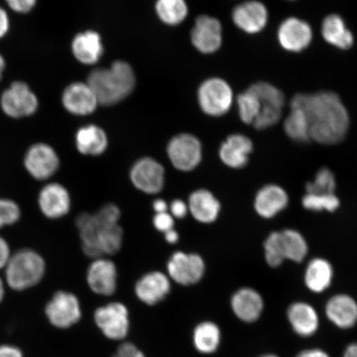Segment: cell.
<instances>
[{"label":"cell","mask_w":357,"mask_h":357,"mask_svg":"<svg viewBox=\"0 0 357 357\" xmlns=\"http://www.w3.org/2000/svg\"><path fill=\"white\" fill-rule=\"evenodd\" d=\"M291 109L305 113L310 125V138L320 144H338L347 135L350 126L349 114L337 95L331 91L297 93Z\"/></svg>","instance_id":"6da1fadb"},{"label":"cell","mask_w":357,"mask_h":357,"mask_svg":"<svg viewBox=\"0 0 357 357\" xmlns=\"http://www.w3.org/2000/svg\"><path fill=\"white\" fill-rule=\"evenodd\" d=\"M121 212L117 205H104L96 213H82L77 218L83 252L89 257L113 256L121 249L123 230L119 225Z\"/></svg>","instance_id":"7a4b0ae2"},{"label":"cell","mask_w":357,"mask_h":357,"mask_svg":"<svg viewBox=\"0 0 357 357\" xmlns=\"http://www.w3.org/2000/svg\"><path fill=\"white\" fill-rule=\"evenodd\" d=\"M99 104L112 105L130 95L136 78L130 65L117 61L108 69H96L89 74L87 82Z\"/></svg>","instance_id":"3957f363"},{"label":"cell","mask_w":357,"mask_h":357,"mask_svg":"<svg viewBox=\"0 0 357 357\" xmlns=\"http://www.w3.org/2000/svg\"><path fill=\"white\" fill-rule=\"evenodd\" d=\"M6 268L8 287L16 291H24L41 282L46 272V263L33 250L22 249L11 256Z\"/></svg>","instance_id":"277c9868"},{"label":"cell","mask_w":357,"mask_h":357,"mask_svg":"<svg viewBox=\"0 0 357 357\" xmlns=\"http://www.w3.org/2000/svg\"><path fill=\"white\" fill-rule=\"evenodd\" d=\"M255 93L261 102V110L255 122L254 128L263 130L274 126L282 115L285 98L282 91L278 88L267 82H257L249 87Z\"/></svg>","instance_id":"5b68a950"},{"label":"cell","mask_w":357,"mask_h":357,"mask_svg":"<svg viewBox=\"0 0 357 357\" xmlns=\"http://www.w3.org/2000/svg\"><path fill=\"white\" fill-rule=\"evenodd\" d=\"M198 100L204 113L218 117L231 109L234 101L233 89L222 79H208L199 89Z\"/></svg>","instance_id":"8992f818"},{"label":"cell","mask_w":357,"mask_h":357,"mask_svg":"<svg viewBox=\"0 0 357 357\" xmlns=\"http://www.w3.org/2000/svg\"><path fill=\"white\" fill-rule=\"evenodd\" d=\"M45 314L52 326L66 329L73 327L82 319V307L74 294L59 290L45 307Z\"/></svg>","instance_id":"52a82bcc"},{"label":"cell","mask_w":357,"mask_h":357,"mask_svg":"<svg viewBox=\"0 0 357 357\" xmlns=\"http://www.w3.org/2000/svg\"><path fill=\"white\" fill-rule=\"evenodd\" d=\"M0 105L8 117L20 119L34 114L38 109L39 102L28 84L15 82L2 93Z\"/></svg>","instance_id":"ba28073f"},{"label":"cell","mask_w":357,"mask_h":357,"mask_svg":"<svg viewBox=\"0 0 357 357\" xmlns=\"http://www.w3.org/2000/svg\"><path fill=\"white\" fill-rule=\"evenodd\" d=\"M206 266L202 257L196 253L176 252L167 263L168 278L184 287L193 285L203 279Z\"/></svg>","instance_id":"9c48e42d"},{"label":"cell","mask_w":357,"mask_h":357,"mask_svg":"<svg viewBox=\"0 0 357 357\" xmlns=\"http://www.w3.org/2000/svg\"><path fill=\"white\" fill-rule=\"evenodd\" d=\"M167 154L173 166L178 171H193L202 160V145L197 137L182 133L169 142Z\"/></svg>","instance_id":"30bf717a"},{"label":"cell","mask_w":357,"mask_h":357,"mask_svg":"<svg viewBox=\"0 0 357 357\" xmlns=\"http://www.w3.org/2000/svg\"><path fill=\"white\" fill-rule=\"evenodd\" d=\"M93 319L106 337L119 341L127 337L129 316L128 307L123 303L113 302L98 307Z\"/></svg>","instance_id":"8fae6325"},{"label":"cell","mask_w":357,"mask_h":357,"mask_svg":"<svg viewBox=\"0 0 357 357\" xmlns=\"http://www.w3.org/2000/svg\"><path fill=\"white\" fill-rule=\"evenodd\" d=\"M24 167L30 176L36 180H47L54 176L59 169V156L51 146L34 144L26 153Z\"/></svg>","instance_id":"7c38bea8"},{"label":"cell","mask_w":357,"mask_h":357,"mask_svg":"<svg viewBox=\"0 0 357 357\" xmlns=\"http://www.w3.org/2000/svg\"><path fill=\"white\" fill-rule=\"evenodd\" d=\"M130 178L133 185L144 193L158 194L165 185V169L155 160L142 158L133 165Z\"/></svg>","instance_id":"4fadbf2b"},{"label":"cell","mask_w":357,"mask_h":357,"mask_svg":"<svg viewBox=\"0 0 357 357\" xmlns=\"http://www.w3.org/2000/svg\"><path fill=\"white\" fill-rule=\"evenodd\" d=\"M86 280L93 293L102 296H113L118 287L115 263L105 257L93 259L88 268Z\"/></svg>","instance_id":"5bb4252c"},{"label":"cell","mask_w":357,"mask_h":357,"mask_svg":"<svg viewBox=\"0 0 357 357\" xmlns=\"http://www.w3.org/2000/svg\"><path fill=\"white\" fill-rule=\"evenodd\" d=\"M191 42L197 50L211 54L220 48L222 30L220 20L208 15L197 17L191 32Z\"/></svg>","instance_id":"9a60e30c"},{"label":"cell","mask_w":357,"mask_h":357,"mask_svg":"<svg viewBox=\"0 0 357 357\" xmlns=\"http://www.w3.org/2000/svg\"><path fill=\"white\" fill-rule=\"evenodd\" d=\"M38 206L43 215L50 220L63 218L70 212L71 207L68 190L58 183L45 185L39 192Z\"/></svg>","instance_id":"2e32d148"},{"label":"cell","mask_w":357,"mask_h":357,"mask_svg":"<svg viewBox=\"0 0 357 357\" xmlns=\"http://www.w3.org/2000/svg\"><path fill=\"white\" fill-rule=\"evenodd\" d=\"M312 39L311 26L297 17L283 21L278 29V40L284 50L300 52L310 46Z\"/></svg>","instance_id":"e0dca14e"},{"label":"cell","mask_w":357,"mask_h":357,"mask_svg":"<svg viewBox=\"0 0 357 357\" xmlns=\"http://www.w3.org/2000/svg\"><path fill=\"white\" fill-rule=\"evenodd\" d=\"M264 307L261 294L252 288H241L231 298V310L244 323L256 322L261 318Z\"/></svg>","instance_id":"ac0fdd59"},{"label":"cell","mask_w":357,"mask_h":357,"mask_svg":"<svg viewBox=\"0 0 357 357\" xmlns=\"http://www.w3.org/2000/svg\"><path fill=\"white\" fill-rule=\"evenodd\" d=\"M171 280L160 271H151L137 280L135 294L138 300L153 306L162 302L171 292Z\"/></svg>","instance_id":"d6986e66"},{"label":"cell","mask_w":357,"mask_h":357,"mask_svg":"<svg viewBox=\"0 0 357 357\" xmlns=\"http://www.w3.org/2000/svg\"><path fill=\"white\" fill-rule=\"evenodd\" d=\"M289 195L278 185H266L257 191L254 199V209L262 218L271 220L284 211L289 204Z\"/></svg>","instance_id":"ffe728a7"},{"label":"cell","mask_w":357,"mask_h":357,"mask_svg":"<svg viewBox=\"0 0 357 357\" xmlns=\"http://www.w3.org/2000/svg\"><path fill=\"white\" fill-rule=\"evenodd\" d=\"M326 316L336 327L350 329L357 324V302L347 294H335L325 305Z\"/></svg>","instance_id":"44dd1931"},{"label":"cell","mask_w":357,"mask_h":357,"mask_svg":"<svg viewBox=\"0 0 357 357\" xmlns=\"http://www.w3.org/2000/svg\"><path fill=\"white\" fill-rule=\"evenodd\" d=\"M62 104L75 115L92 114L100 105L91 86L82 82H75L66 88L62 93Z\"/></svg>","instance_id":"7402d4cb"},{"label":"cell","mask_w":357,"mask_h":357,"mask_svg":"<svg viewBox=\"0 0 357 357\" xmlns=\"http://www.w3.org/2000/svg\"><path fill=\"white\" fill-rule=\"evenodd\" d=\"M234 24L243 32L249 34L260 33L268 21L266 7L261 2L248 1L236 6L233 15Z\"/></svg>","instance_id":"603a6c76"},{"label":"cell","mask_w":357,"mask_h":357,"mask_svg":"<svg viewBox=\"0 0 357 357\" xmlns=\"http://www.w3.org/2000/svg\"><path fill=\"white\" fill-rule=\"evenodd\" d=\"M287 319L293 331L302 337H312L319 328L318 312L306 302L291 303L287 310Z\"/></svg>","instance_id":"cb8c5ba5"},{"label":"cell","mask_w":357,"mask_h":357,"mask_svg":"<svg viewBox=\"0 0 357 357\" xmlns=\"http://www.w3.org/2000/svg\"><path fill=\"white\" fill-rule=\"evenodd\" d=\"M251 139L243 134H233L220 146V156L227 167L240 169L247 166L249 155L252 153Z\"/></svg>","instance_id":"d4e9b609"},{"label":"cell","mask_w":357,"mask_h":357,"mask_svg":"<svg viewBox=\"0 0 357 357\" xmlns=\"http://www.w3.org/2000/svg\"><path fill=\"white\" fill-rule=\"evenodd\" d=\"M189 212L196 221L204 225L215 222L221 212V204L212 192L200 189L193 192L188 201Z\"/></svg>","instance_id":"484cf974"},{"label":"cell","mask_w":357,"mask_h":357,"mask_svg":"<svg viewBox=\"0 0 357 357\" xmlns=\"http://www.w3.org/2000/svg\"><path fill=\"white\" fill-rule=\"evenodd\" d=\"M334 271L331 263L322 257H315L307 263L305 272V284L310 291L325 292L331 287Z\"/></svg>","instance_id":"4316f807"},{"label":"cell","mask_w":357,"mask_h":357,"mask_svg":"<svg viewBox=\"0 0 357 357\" xmlns=\"http://www.w3.org/2000/svg\"><path fill=\"white\" fill-rule=\"evenodd\" d=\"M73 52L75 57L82 63H96L104 52L100 35L95 31L77 34L73 42Z\"/></svg>","instance_id":"83f0119b"},{"label":"cell","mask_w":357,"mask_h":357,"mask_svg":"<svg viewBox=\"0 0 357 357\" xmlns=\"http://www.w3.org/2000/svg\"><path fill=\"white\" fill-rule=\"evenodd\" d=\"M322 35L326 42L342 50L350 49L354 43V34L347 28L345 21L337 15H330L325 17Z\"/></svg>","instance_id":"f1b7e54d"},{"label":"cell","mask_w":357,"mask_h":357,"mask_svg":"<svg viewBox=\"0 0 357 357\" xmlns=\"http://www.w3.org/2000/svg\"><path fill=\"white\" fill-rule=\"evenodd\" d=\"M75 144L80 153L99 155L108 146V138L101 128L89 125L79 129L75 136Z\"/></svg>","instance_id":"f546056e"},{"label":"cell","mask_w":357,"mask_h":357,"mask_svg":"<svg viewBox=\"0 0 357 357\" xmlns=\"http://www.w3.org/2000/svg\"><path fill=\"white\" fill-rule=\"evenodd\" d=\"M193 340L196 349L201 354H211L220 347V329L211 321L200 323L194 330Z\"/></svg>","instance_id":"4dcf8cb0"},{"label":"cell","mask_w":357,"mask_h":357,"mask_svg":"<svg viewBox=\"0 0 357 357\" xmlns=\"http://www.w3.org/2000/svg\"><path fill=\"white\" fill-rule=\"evenodd\" d=\"M280 233L285 260L296 263L305 260L309 252V245L305 236L291 229L280 231Z\"/></svg>","instance_id":"1f68e13d"},{"label":"cell","mask_w":357,"mask_h":357,"mask_svg":"<svg viewBox=\"0 0 357 357\" xmlns=\"http://www.w3.org/2000/svg\"><path fill=\"white\" fill-rule=\"evenodd\" d=\"M284 128L290 139L298 142L311 140L309 122L305 113L300 109H291L285 119Z\"/></svg>","instance_id":"d6a6232c"},{"label":"cell","mask_w":357,"mask_h":357,"mask_svg":"<svg viewBox=\"0 0 357 357\" xmlns=\"http://www.w3.org/2000/svg\"><path fill=\"white\" fill-rule=\"evenodd\" d=\"M155 10L160 20L169 25H176L188 15V7L183 0H160Z\"/></svg>","instance_id":"836d02e7"},{"label":"cell","mask_w":357,"mask_h":357,"mask_svg":"<svg viewBox=\"0 0 357 357\" xmlns=\"http://www.w3.org/2000/svg\"><path fill=\"white\" fill-rule=\"evenodd\" d=\"M336 187V178L331 169L323 167L316 173L314 181L307 183L306 194L332 195Z\"/></svg>","instance_id":"e575fe53"},{"label":"cell","mask_w":357,"mask_h":357,"mask_svg":"<svg viewBox=\"0 0 357 357\" xmlns=\"http://www.w3.org/2000/svg\"><path fill=\"white\" fill-rule=\"evenodd\" d=\"M238 114L241 120L247 124H253L261 110V102L249 88L238 97Z\"/></svg>","instance_id":"d590c367"},{"label":"cell","mask_w":357,"mask_h":357,"mask_svg":"<svg viewBox=\"0 0 357 357\" xmlns=\"http://www.w3.org/2000/svg\"><path fill=\"white\" fill-rule=\"evenodd\" d=\"M340 199L336 194L312 195L306 194L302 199L303 207L307 211L314 212H335L340 207Z\"/></svg>","instance_id":"8d00e7d4"},{"label":"cell","mask_w":357,"mask_h":357,"mask_svg":"<svg viewBox=\"0 0 357 357\" xmlns=\"http://www.w3.org/2000/svg\"><path fill=\"white\" fill-rule=\"evenodd\" d=\"M264 253L268 266L279 267L285 261L280 231H272L265 240Z\"/></svg>","instance_id":"74e56055"},{"label":"cell","mask_w":357,"mask_h":357,"mask_svg":"<svg viewBox=\"0 0 357 357\" xmlns=\"http://www.w3.org/2000/svg\"><path fill=\"white\" fill-rule=\"evenodd\" d=\"M20 218L21 209L15 201L0 199V229L15 225Z\"/></svg>","instance_id":"f35d334b"},{"label":"cell","mask_w":357,"mask_h":357,"mask_svg":"<svg viewBox=\"0 0 357 357\" xmlns=\"http://www.w3.org/2000/svg\"><path fill=\"white\" fill-rule=\"evenodd\" d=\"M175 220L171 213L168 212L162 213H155L153 218V225L156 230L166 234L167 231L174 229Z\"/></svg>","instance_id":"ab89813d"},{"label":"cell","mask_w":357,"mask_h":357,"mask_svg":"<svg viewBox=\"0 0 357 357\" xmlns=\"http://www.w3.org/2000/svg\"><path fill=\"white\" fill-rule=\"evenodd\" d=\"M113 357H145L138 348L130 342L120 345Z\"/></svg>","instance_id":"60d3db41"},{"label":"cell","mask_w":357,"mask_h":357,"mask_svg":"<svg viewBox=\"0 0 357 357\" xmlns=\"http://www.w3.org/2000/svg\"><path fill=\"white\" fill-rule=\"evenodd\" d=\"M7 3L13 11L26 13L33 10L37 2L36 0H10Z\"/></svg>","instance_id":"b9f144b4"},{"label":"cell","mask_w":357,"mask_h":357,"mask_svg":"<svg viewBox=\"0 0 357 357\" xmlns=\"http://www.w3.org/2000/svg\"><path fill=\"white\" fill-rule=\"evenodd\" d=\"M169 211L174 218H184L189 213L188 204L181 199L174 200L169 206Z\"/></svg>","instance_id":"7bdbcfd3"},{"label":"cell","mask_w":357,"mask_h":357,"mask_svg":"<svg viewBox=\"0 0 357 357\" xmlns=\"http://www.w3.org/2000/svg\"><path fill=\"white\" fill-rule=\"evenodd\" d=\"M11 257L10 245L7 241L0 236V270L6 267Z\"/></svg>","instance_id":"ee69618b"},{"label":"cell","mask_w":357,"mask_h":357,"mask_svg":"<svg viewBox=\"0 0 357 357\" xmlns=\"http://www.w3.org/2000/svg\"><path fill=\"white\" fill-rule=\"evenodd\" d=\"M10 28V17L7 12L0 7V38H3L8 33Z\"/></svg>","instance_id":"f6af8a7d"},{"label":"cell","mask_w":357,"mask_h":357,"mask_svg":"<svg viewBox=\"0 0 357 357\" xmlns=\"http://www.w3.org/2000/svg\"><path fill=\"white\" fill-rule=\"evenodd\" d=\"M0 357H24L22 351L13 346L3 345L0 346Z\"/></svg>","instance_id":"bcb514c9"},{"label":"cell","mask_w":357,"mask_h":357,"mask_svg":"<svg viewBox=\"0 0 357 357\" xmlns=\"http://www.w3.org/2000/svg\"><path fill=\"white\" fill-rule=\"evenodd\" d=\"M296 357H330L327 352L319 348H312V349L303 350L297 355Z\"/></svg>","instance_id":"7dc6e473"},{"label":"cell","mask_w":357,"mask_h":357,"mask_svg":"<svg viewBox=\"0 0 357 357\" xmlns=\"http://www.w3.org/2000/svg\"><path fill=\"white\" fill-rule=\"evenodd\" d=\"M153 208L155 213H162L167 212L169 208L166 201L159 199L154 201Z\"/></svg>","instance_id":"c3c4849f"},{"label":"cell","mask_w":357,"mask_h":357,"mask_svg":"<svg viewBox=\"0 0 357 357\" xmlns=\"http://www.w3.org/2000/svg\"><path fill=\"white\" fill-rule=\"evenodd\" d=\"M164 234L165 239H166L167 242L169 244L176 243L178 241V238H180L177 231L174 229L167 231V233Z\"/></svg>","instance_id":"681fc988"},{"label":"cell","mask_w":357,"mask_h":357,"mask_svg":"<svg viewBox=\"0 0 357 357\" xmlns=\"http://www.w3.org/2000/svg\"><path fill=\"white\" fill-rule=\"evenodd\" d=\"M343 357H357V343H351L348 345Z\"/></svg>","instance_id":"f907efd6"},{"label":"cell","mask_w":357,"mask_h":357,"mask_svg":"<svg viewBox=\"0 0 357 357\" xmlns=\"http://www.w3.org/2000/svg\"><path fill=\"white\" fill-rule=\"evenodd\" d=\"M4 68H6V60H4V58L0 54V80L2 79Z\"/></svg>","instance_id":"816d5d0a"},{"label":"cell","mask_w":357,"mask_h":357,"mask_svg":"<svg viewBox=\"0 0 357 357\" xmlns=\"http://www.w3.org/2000/svg\"><path fill=\"white\" fill-rule=\"evenodd\" d=\"M4 294H6V288H4V284L2 279L0 278V303L3 300Z\"/></svg>","instance_id":"f5cc1de1"},{"label":"cell","mask_w":357,"mask_h":357,"mask_svg":"<svg viewBox=\"0 0 357 357\" xmlns=\"http://www.w3.org/2000/svg\"><path fill=\"white\" fill-rule=\"evenodd\" d=\"M259 357H279V356L274 355V354H266V355H263V356H261Z\"/></svg>","instance_id":"db71d44e"}]
</instances>
